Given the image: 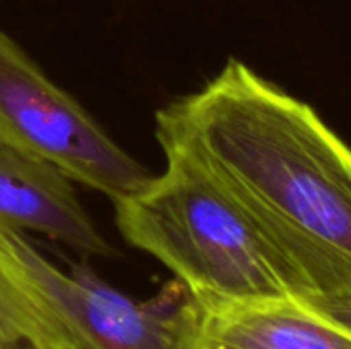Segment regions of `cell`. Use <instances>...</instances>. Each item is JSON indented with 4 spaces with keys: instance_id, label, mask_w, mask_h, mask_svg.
Wrapping results in <instances>:
<instances>
[{
    "instance_id": "cell-1",
    "label": "cell",
    "mask_w": 351,
    "mask_h": 349,
    "mask_svg": "<svg viewBox=\"0 0 351 349\" xmlns=\"http://www.w3.org/2000/svg\"><path fill=\"white\" fill-rule=\"evenodd\" d=\"M156 140L247 212L306 300H351V148L308 103L230 58L156 113Z\"/></svg>"
},
{
    "instance_id": "cell-2",
    "label": "cell",
    "mask_w": 351,
    "mask_h": 349,
    "mask_svg": "<svg viewBox=\"0 0 351 349\" xmlns=\"http://www.w3.org/2000/svg\"><path fill=\"white\" fill-rule=\"evenodd\" d=\"M160 148L165 171L113 202L121 237L173 272L197 304L306 298L247 212L185 152Z\"/></svg>"
},
{
    "instance_id": "cell-3",
    "label": "cell",
    "mask_w": 351,
    "mask_h": 349,
    "mask_svg": "<svg viewBox=\"0 0 351 349\" xmlns=\"http://www.w3.org/2000/svg\"><path fill=\"white\" fill-rule=\"evenodd\" d=\"M0 142L111 202L142 189L152 173L0 31Z\"/></svg>"
},
{
    "instance_id": "cell-4",
    "label": "cell",
    "mask_w": 351,
    "mask_h": 349,
    "mask_svg": "<svg viewBox=\"0 0 351 349\" xmlns=\"http://www.w3.org/2000/svg\"><path fill=\"white\" fill-rule=\"evenodd\" d=\"M8 239L33 280L53 300L78 349H175L189 292L177 280L150 302L101 282L86 265L64 274L12 226Z\"/></svg>"
},
{
    "instance_id": "cell-5",
    "label": "cell",
    "mask_w": 351,
    "mask_h": 349,
    "mask_svg": "<svg viewBox=\"0 0 351 349\" xmlns=\"http://www.w3.org/2000/svg\"><path fill=\"white\" fill-rule=\"evenodd\" d=\"M175 349H351V329L298 296L237 304L189 296Z\"/></svg>"
},
{
    "instance_id": "cell-6",
    "label": "cell",
    "mask_w": 351,
    "mask_h": 349,
    "mask_svg": "<svg viewBox=\"0 0 351 349\" xmlns=\"http://www.w3.org/2000/svg\"><path fill=\"white\" fill-rule=\"evenodd\" d=\"M0 222L90 257L117 251L82 208L70 179L0 142Z\"/></svg>"
},
{
    "instance_id": "cell-7",
    "label": "cell",
    "mask_w": 351,
    "mask_h": 349,
    "mask_svg": "<svg viewBox=\"0 0 351 349\" xmlns=\"http://www.w3.org/2000/svg\"><path fill=\"white\" fill-rule=\"evenodd\" d=\"M0 349H78L53 300L39 288L0 222Z\"/></svg>"
},
{
    "instance_id": "cell-8",
    "label": "cell",
    "mask_w": 351,
    "mask_h": 349,
    "mask_svg": "<svg viewBox=\"0 0 351 349\" xmlns=\"http://www.w3.org/2000/svg\"><path fill=\"white\" fill-rule=\"evenodd\" d=\"M315 304L351 329V300H331V302H315Z\"/></svg>"
}]
</instances>
